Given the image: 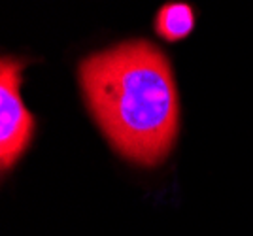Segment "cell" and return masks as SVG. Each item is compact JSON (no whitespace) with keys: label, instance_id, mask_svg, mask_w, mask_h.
Returning a JSON list of instances; mask_svg holds the SVG:
<instances>
[{"label":"cell","instance_id":"1","mask_svg":"<svg viewBox=\"0 0 253 236\" xmlns=\"http://www.w3.org/2000/svg\"><path fill=\"white\" fill-rule=\"evenodd\" d=\"M87 106L117 153L155 166L170 153L179 125L178 89L167 55L128 40L82 61Z\"/></svg>","mask_w":253,"mask_h":236},{"label":"cell","instance_id":"3","mask_svg":"<svg viewBox=\"0 0 253 236\" xmlns=\"http://www.w3.org/2000/svg\"><path fill=\"white\" fill-rule=\"evenodd\" d=\"M195 29V11L189 4L169 2L155 17V33L167 42H179Z\"/></svg>","mask_w":253,"mask_h":236},{"label":"cell","instance_id":"2","mask_svg":"<svg viewBox=\"0 0 253 236\" xmlns=\"http://www.w3.org/2000/svg\"><path fill=\"white\" fill-rule=\"evenodd\" d=\"M25 61L2 57L0 65V166L10 170L29 148L34 118L19 97Z\"/></svg>","mask_w":253,"mask_h":236}]
</instances>
